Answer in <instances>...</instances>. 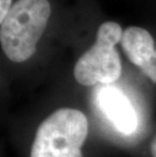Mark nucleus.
<instances>
[{"instance_id": "nucleus-3", "label": "nucleus", "mask_w": 156, "mask_h": 157, "mask_svg": "<svg viewBox=\"0 0 156 157\" xmlns=\"http://www.w3.org/2000/svg\"><path fill=\"white\" fill-rule=\"evenodd\" d=\"M122 28L115 21H105L96 33L94 44L77 60L74 77L79 84H109L121 76L122 65L115 46L121 42Z\"/></svg>"}, {"instance_id": "nucleus-7", "label": "nucleus", "mask_w": 156, "mask_h": 157, "mask_svg": "<svg viewBox=\"0 0 156 157\" xmlns=\"http://www.w3.org/2000/svg\"><path fill=\"white\" fill-rule=\"evenodd\" d=\"M150 153H151L152 157H156V135L154 136V138L152 139V141H151Z\"/></svg>"}, {"instance_id": "nucleus-6", "label": "nucleus", "mask_w": 156, "mask_h": 157, "mask_svg": "<svg viewBox=\"0 0 156 157\" xmlns=\"http://www.w3.org/2000/svg\"><path fill=\"white\" fill-rule=\"evenodd\" d=\"M11 8V0H0V22L3 21Z\"/></svg>"}, {"instance_id": "nucleus-4", "label": "nucleus", "mask_w": 156, "mask_h": 157, "mask_svg": "<svg viewBox=\"0 0 156 157\" xmlns=\"http://www.w3.org/2000/svg\"><path fill=\"white\" fill-rule=\"evenodd\" d=\"M120 43L128 59L156 83V49L150 33L138 26H129L123 32Z\"/></svg>"}, {"instance_id": "nucleus-5", "label": "nucleus", "mask_w": 156, "mask_h": 157, "mask_svg": "<svg viewBox=\"0 0 156 157\" xmlns=\"http://www.w3.org/2000/svg\"><path fill=\"white\" fill-rule=\"evenodd\" d=\"M99 103L117 130L130 135L137 128V116L130 101L115 87H105L99 94Z\"/></svg>"}, {"instance_id": "nucleus-2", "label": "nucleus", "mask_w": 156, "mask_h": 157, "mask_svg": "<svg viewBox=\"0 0 156 157\" xmlns=\"http://www.w3.org/2000/svg\"><path fill=\"white\" fill-rule=\"evenodd\" d=\"M88 121L75 109H59L41 123L29 157H82Z\"/></svg>"}, {"instance_id": "nucleus-1", "label": "nucleus", "mask_w": 156, "mask_h": 157, "mask_svg": "<svg viewBox=\"0 0 156 157\" xmlns=\"http://www.w3.org/2000/svg\"><path fill=\"white\" fill-rule=\"evenodd\" d=\"M50 14L48 0H18L11 6L0 28L1 48L9 60L21 63L35 54Z\"/></svg>"}]
</instances>
